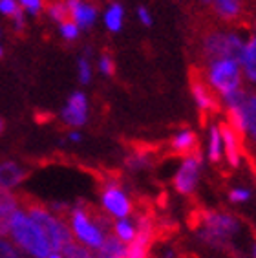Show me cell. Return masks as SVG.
<instances>
[{"label":"cell","mask_w":256,"mask_h":258,"mask_svg":"<svg viewBox=\"0 0 256 258\" xmlns=\"http://www.w3.org/2000/svg\"><path fill=\"white\" fill-rule=\"evenodd\" d=\"M68 227L72 231L75 242L83 243L92 251H97L103 245L108 233V220H104L103 214H92V209L84 204H77L70 209Z\"/></svg>","instance_id":"cell-1"},{"label":"cell","mask_w":256,"mask_h":258,"mask_svg":"<svg viewBox=\"0 0 256 258\" xmlns=\"http://www.w3.org/2000/svg\"><path fill=\"white\" fill-rule=\"evenodd\" d=\"M8 238L15 243V247L20 253L28 254L30 258H44L48 256V253H51V247L42 231L33 224V220L28 216V213L22 207L17 211L11 220Z\"/></svg>","instance_id":"cell-2"},{"label":"cell","mask_w":256,"mask_h":258,"mask_svg":"<svg viewBox=\"0 0 256 258\" xmlns=\"http://www.w3.org/2000/svg\"><path fill=\"white\" fill-rule=\"evenodd\" d=\"M24 211L33 220V224L42 231L51 251H62L70 242H74V236H72V231L68 227V222H64L59 214H55L48 207L31 202V204L26 205Z\"/></svg>","instance_id":"cell-3"},{"label":"cell","mask_w":256,"mask_h":258,"mask_svg":"<svg viewBox=\"0 0 256 258\" xmlns=\"http://www.w3.org/2000/svg\"><path fill=\"white\" fill-rule=\"evenodd\" d=\"M200 222H202L200 236L203 242H207L212 247L227 245L231 236H234L240 229V222L236 216L229 213H220V211H203Z\"/></svg>","instance_id":"cell-4"},{"label":"cell","mask_w":256,"mask_h":258,"mask_svg":"<svg viewBox=\"0 0 256 258\" xmlns=\"http://www.w3.org/2000/svg\"><path fill=\"white\" fill-rule=\"evenodd\" d=\"M243 48H245L243 39L232 31L212 30L207 31L202 39V53L207 60L232 59L240 62Z\"/></svg>","instance_id":"cell-5"},{"label":"cell","mask_w":256,"mask_h":258,"mask_svg":"<svg viewBox=\"0 0 256 258\" xmlns=\"http://www.w3.org/2000/svg\"><path fill=\"white\" fill-rule=\"evenodd\" d=\"M207 83L214 94H231L232 90L241 88V66L232 59H214L209 60Z\"/></svg>","instance_id":"cell-6"},{"label":"cell","mask_w":256,"mask_h":258,"mask_svg":"<svg viewBox=\"0 0 256 258\" xmlns=\"http://www.w3.org/2000/svg\"><path fill=\"white\" fill-rule=\"evenodd\" d=\"M101 205L104 213L110 214L112 218H128L132 214V200L117 181H106L101 189Z\"/></svg>","instance_id":"cell-7"},{"label":"cell","mask_w":256,"mask_h":258,"mask_svg":"<svg viewBox=\"0 0 256 258\" xmlns=\"http://www.w3.org/2000/svg\"><path fill=\"white\" fill-rule=\"evenodd\" d=\"M188 83H190L192 97L196 101L198 108L203 114V117H209V115L220 112V103L216 99V94L212 92V88L209 86L207 79L202 75V72L192 68L190 75H188Z\"/></svg>","instance_id":"cell-8"},{"label":"cell","mask_w":256,"mask_h":258,"mask_svg":"<svg viewBox=\"0 0 256 258\" xmlns=\"http://www.w3.org/2000/svg\"><path fill=\"white\" fill-rule=\"evenodd\" d=\"M200 172H202V154L198 150L194 154L183 158L181 167L177 169L176 176H174V189L183 196L192 194L200 181Z\"/></svg>","instance_id":"cell-9"},{"label":"cell","mask_w":256,"mask_h":258,"mask_svg":"<svg viewBox=\"0 0 256 258\" xmlns=\"http://www.w3.org/2000/svg\"><path fill=\"white\" fill-rule=\"evenodd\" d=\"M136 225H138V233H136V238L126 245L124 258H148L150 243H152L154 231H156L152 216L139 214L136 218Z\"/></svg>","instance_id":"cell-10"},{"label":"cell","mask_w":256,"mask_h":258,"mask_svg":"<svg viewBox=\"0 0 256 258\" xmlns=\"http://www.w3.org/2000/svg\"><path fill=\"white\" fill-rule=\"evenodd\" d=\"M60 119L70 128H81L88 121V97L83 92H74L70 95L64 108L60 110Z\"/></svg>","instance_id":"cell-11"},{"label":"cell","mask_w":256,"mask_h":258,"mask_svg":"<svg viewBox=\"0 0 256 258\" xmlns=\"http://www.w3.org/2000/svg\"><path fill=\"white\" fill-rule=\"evenodd\" d=\"M70 20L77 24L79 30H90L97 20V6L86 0H66Z\"/></svg>","instance_id":"cell-12"},{"label":"cell","mask_w":256,"mask_h":258,"mask_svg":"<svg viewBox=\"0 0 256 258\" xmlns=\"http://www.w3.org/2000/svg\"><path fill=\"white\" fill-rule=\"evenodd\" d=\"M212 11L227 24H241L245 17V0H212Z\"/></svg>","instance_id":"cell-13"},{"label":"cell","mask_w":256,"mask_h":258,"mask_svg":"<svg viewBox=\"0 0 256 258\" xmlns=\"http://www.w3.org/2000/svg\"><path fill=\"white\" fill-rule=\"evenodd\" d=\"M28 178V170L17 161L6 159L0 161V189L13 190L22 185V181Z\"/></svg>","instance_id":"cell-14"},{"label":"cell","mask_w":256,"mask_h":258,"mask_svg":"<svg viewBox=\"0 0 256 258\" xmlns=\"http://www.w3.org/2000/svg\"><path fill=\"white\" fill-rule=\"evenodd\" d=\"M20 209V200L13 190H2L0 189V236L10 234V225L11 220L15 216V213Z\"/></svg>","instance_id":"cell-15"},{"label":"cell","mask_w":256,"mask_h":258,"mask_svg":"<svg viewBox=\"0 0 256 258\" xmlns=\"http://www.w3.org/2000/svg\"><path fill=\"white\" fill-rule=\"evenodd\" d=\"M220 134H222V141H223V150H225L227 154V161L231 167L236 169L238 165H240V159H241V145L240 141L241 139L238 138V134L232 130V126L229 123H220Z\"/></svg>","instance_id":"cell-16"},{"label":"cell","mask_w":256,"mask_h":258,"mask_svg":"<svg viewBox=\"0 0 256 258\" xmlns=\"http://www.w3.org/2000/svg\"><path fill=\"white\" fill-rule=\"evenodd\" d=\"M170 149L174 154L177 156H188L198 152V138L196 134L188 128H181L179 132L174 134V138L170 139Z\"/></svg>","instance_id":"cell-17"},{"label":"cell","mask_w":256,"mask_h":258,"mask_svg":"<svg viewBox=\"0 0 256 258\" xmlns=\"http://www.w3.org/2000/svg\"><path fill=\"white\" fill-rule=\"evenodd\" d=\"M126 243L117 240L113 234H106L103 245L95 251V258H124Z\"/></svg>","instance_id":"cell-18"},{"label":"cell","mask_w":256,"mask_h":258,"mask_svg":"<svg viewBox=\"0 0 256 258\" xmlns=\"http://www.w3.org/2000/svg\"><path fill=\"white\" fill-rule=\"evenodd\" d=\"M240 66L245 72L247 79L251 81V83H256V37H251L249 42H245Z\"/></svg>","instance_id":"cell-19"},{"label":"cell","mask_w":256,"mask_h":258,"mask_svg":"<svg viewBox=\"0 0 256 258\" xmlns=\"http://www.w3.org/2000/svg\"><path fill=\"white\" fill-rule=\"evenodd\" d=\"M243 117H245V136L256 145V94L247 92L243 103Z\"/></svg>","instance_id":"cell-20"},{"label":"cell","mask_w":256,"mask_h":258,"mask_svg":"<svg viewBox=\"0 0 256 258\" xmlns=\"http://www.w3.org/2000/svg\"><path fill=\"white\" fill-rule=\"evenodd\" d=\"M136 233H138V225H136L134 220H130V216L128 218H119L112 224V234L123 243H126V245L136 238Z\"/></svg>","instance_id":"cell-21"},{"label":"cell","mask_w":256,"mask_h":258,"mask_svg":"<svg viewBox=\"0 0 256 258\" xmlns=\"http://www.w3.org/2000/svg\"><path fill=\"white\" fill-rule=\"evenodd\" d=\"M104 26L106 30L112 31V33H119L121 28H123V20H124V8L119 2H112L108 6V10L104 11Z\"/></svg>","instance_id":"cell-22"},{"label":"cell","mask_w":256,"mask_h":258,"mask_svg":"<svg viewBox=\"0 0 256 258\" xmlns=\"http://www.w3.org/2000/svg\"><path fill=\"white\" fill-rule=\"evenodd\" d=\"M223 156V141L220 134V126L212 124L211 132H209V159L212 163H220Z\"/></svg>","instance_id":"cell-23"},{"label":"cell","mask_w":256,"mask_h":258,"mask_svg":"<svg viewBox=\"0 0 256 258\" xmlns=\"http://www.w3.org/2000/svg\"><path fill=\"white\" fill-rule=\"evenodd\" d=\"M44 10L49 19L53 20V22H57V24H60L64 20H70L66 0H48L44 4Z\"/></svg>","instance_id":"cell-24"},{"label":"cell","mask_w":256,"mask_h":258,"mask_svg":"<svg viewBox=\"0 0 256 258\" xmlns=\"http://www.w3.org/2000/svg\"><path fill=\"white\" fill-rule=\"evenodd\" d=\"M60 253H62V258H95V251L88 249L83 243L75 242V240L70 242Z\"/></svg>","instance_id":"cell-25"},{"label":"cell","mask_w":256,"mask_h":258,"mask_svg":"<svg viewBox=\"0 0 256 258\" xmlns=\"http://www.w3.org/2000/svg\"><path fill=\"white\" fill-rule=\"evenodd\" d=\"M59 35L66 42H74V40L79 39L81 30L77 28V24L72 22V20H64V22L59 24Z\"/></svg>","instance_id":"cell-26"},{"label":"cell","mask_w":256,"mask_h":258,"mask_svg":"<svg viewBox=\"0 0 256 258\" xmlns=\"http://www.w3.org/2000/svg\"><path fill=\"white\" fill-rule=\"evenodd\" d=\"M77 77L81 85H88L92 81V62L88 60V57H81L77 60Z\"/></svg>","instance_id":"cell-27"},{"label":"cell","mask_w":256,"mask_h":258,"mask_svg":"<svg viewBox=\"0 0 256 258\" xmlns=\"http://www.w3.org/2000/svg\"><path fill=\"white\" fill-rule=\"evenodd\" d=\"M24 13L31 17H39L44 10V0H17Z\"/></svg>","instance_id":"cell-28"},{"label":"cell","mask_w":256,"mask_h":258,"mask_svg":"<svg viewBox=\"0 0 256 258\" xmlns=\"http://www.w3.org/2000/svg\"><path fill=\"white\" fill-rule=\"evenodd\" d=\"M0 13L11 20L15 19L17 15H20V13H24V11H22V8L19 6L17 0H0Z\"/></svg>","instance_id":"cell-29"},{"label":"cell","mask_w":256,"mask_h":258,"mask_svg":"<svg viewBox=\"0 0 256 258\" xmlns=\"http://www.w3.org/2000/svg\"><path fill=\"white\" fill-rule=\"evenodd\" d=\"M148 163H150V158H148L145 152H136V154L128 156L126 158V167L132 170L145 169V167H148Z\"/></svg>","instance_id":"cell-30"},{"label":"cell","mask_w":256,"mask_h":258,"mask_svg":"<svg viewBox=\"0 0 256 258\" xmlns=\"http://www.w3.org/2000/svg\"><path fill=\"white\" fill-rule=\"evenodd\" d=\"M0 258H20V251L15 243L6 236H0Z\"/></svg>","instance_id":"cell-31"},{"label":"cell","mask_w":256,"mask_h":258,"mask_svg":"<svg viewBox=\"0 0 256 258\" xmlns=\"http://www.w3.org/2000/svg\"><path fill=\"white\" fill-rule=\"evenodd\" d=\"M99 72L106 75V77H112L115 74V62H113V59L108 53H103L99 57Z\"/></svg>","instance_id":"cell-32"},{"label":"cell","mask_w":256,"mask_h":258,"mask_svg":"<svg viewBox=\"0 0 256 258\" xmlns=\"http://www.w3.org/2000/svg\"><path fill=\"white\" fill-rule=\"evenodd\" d=\"M249 196H251V192L247 189H241V187H236V189H232L231 192H229V200L234 202V204L245 202V200H249Z\"/></svg>","instance_id":"cell-33"},{"label":"cell","mask_w":256,"mask_h":258,"mask_svg":"<svg viewBox=\"0 0 256 258\" xmlns=\"http://www.w3.org/2000/svg\"><path fill=\"white\" fill-rule=\"evenodd\" d=\"M138 17H139V20H141V24L147 26V28H150V26L154 24L152 15H150V11H148L145 6H139L138 8Z\"/></svg>","instance_id":"cell-34"},{"label":"cell","mask_w":256,"mask_h":258,"mask_svg":"<svg viewBox=\"0 0 256 258\" xmlns=\"http://www.w3.org/2000/svg\"><path fill=\"white\" fill-rule=\"evenodd\" d=\"M81 139H83V136L79 130H70L68 132V141H72V143H79Z\"/></svg>","instance_id":"cell-35"},{"label":"cell","mask_w":256,"mask_h":258,"mask_svg":"<svg viewBox=\"0 0 256 258\" xmlns=\"http://www.w3.org/2000/svg\"><path fill=\"white\" fill-rule=\"evenodd\" d=\"M44 258H62V253L60 251H51V253H48V256Z\"/></svg>","instance_id":"cell-36"},{"label":"cell","mask_w":256,"mask_h":258,"mask_svg":"<svg viewBox=\"0 0 256 258\" xmlns=\"http://www.w3.org/2000/svg\"><path fill=\"white\" fill-rule=\"evenodd\" d=\"M4 128H6V121L0 117V134H4Z\"/></svg>","instance_id":"cell-37"},{"label":"cell","mask_w":256,"mask_h":258,"mask_svg":"<svg viewBox=\"0 0 256 258\" xmlns=\"http://www.w3.org/2000/svg\"><path fill=\"white\" fill-rule=\"evenodd\" d=\"M252 258H256V242H254V245H252Z\"/></svg>","instance_id":"cell-38"},{"label":"cell","mask_w":256,"mask_h":258,"mask_svg":"<svg viewBox=\"0 0 256 258\" xmlns=\"http://www.w3.org/2000/svg\"><path fill=\"white\" fill-rule=\"evenodd\" d=\"M200 2H202V4H205V6H209L212 2V0H200Z\"/></svg>","instance_id":"cell-39"},{"label":"cell","mask_w":256,"mask_h":258,"mask_svg":"<svg viewBox=\"0 0 256 258\" xmlns=\"http://www.w3.org/2000/svg\"><path fill=\"white\" fill-rule=\"evenodd\" d=\"M0 57H4V48L0 46Z\"/></svg>","instance_id":"cell-40"},{"label":"cell","mask_w":256,"mask_h":258,"mask_svg":"<svg viewBox=\"0 0 256 258\" xmlns=\"http://www.w3.org/2000/svg\"><path fill=\"white\" fill-rule=\"evenodd\" d=\"M2 33H4V31H2V28H0V37H2Z\"/></svg>","instance_id":"cell-41"}]
</instances>
